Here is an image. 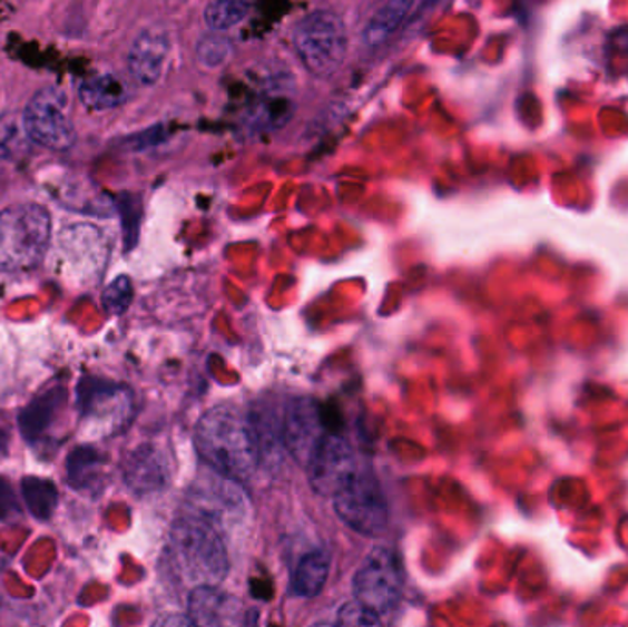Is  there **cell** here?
<instances>
[{"label":"cell","instance_id":"cell-1","mask_svg":"<svg viewBox=\"0 0 628 627\" xmlns=\"http://www.w3.org/2000/svg\"><path fill=\"white\" fill-rule=\"evenodd\" d=\"M195 448L215 473L246 480L259 464L262 442L254 417L234 406H215L195 429Z\"/></svg>","mask_w":628,"mask_h":627},{"label":"cell","instance_id":"cell-2","mask_svg":"<svg viewBox=\"0 0 628 627\" xmlns=\"http://www.w3.org/2000/svg\"><path fill=\"white\" fill-rule=\"evenodd\" d=\"M168 559L189 586H217L228 572L225 543L206 517L184 516L171 527Z\"/></svg>","mask_w":628,"mask_h":627},{"label":"cell","instance_id":"cell-3","mask_svg":"<svg viewBox=\"0 0 628 627\" xmlns=\"http://www.w3.org/2000/svg\"><path fill=\"white\" fill-rule=\"evenodd\" d=\"M52 242V216L39 203L0 212V273H27L41 265Z\"/></svg>","mask_w":628,"mask_h":627},{"label":"cell","instance_id":"cell-4","mask_svg":"<svg viewBox=\"0 0 628 627\" xmlns=\"http://www.w3.org/2000/svg\"><path fill=\"white\" fill-rule=\"evenodd\" d=\"M294 48L307 72L327 78L341 69L347 53V32L341 17L313 11L294 28Z\"/></svg>","mask_w":628,"mask_h":627},{"label":"cell","instance_id":"cell-5","mask_svg":"<svg viewBox=\"0 0 628 627\" xmlns=\"http://www.w3.org/2000/svg\"><path fill=\"white\" fill-rule=\"evenodd\" d=\"M79 417L104 437L126 428L133 418V392L115 381L84 375L76 385Z\"/></svg>","mask_w":628,"mask_h":627},{"label":"cell","instance_id":"cell-6","mask_svg":"<svg viewBox=\"0 0 628 627\" xmlns=\"http://www.w3.org/2000/svg\"><path fill=\"white\" fill-rule=\"evenodd\" d=\"M336 516L362 536H381L386 530V497L372 471L362 468L333 496Z\"/></svg>","mask_w":628,"mask_h":627},{"label":"cell","instance_id":"cell-7","mask_svg":"<svg viewBox=\"0 0 628 627\" xmlns=\"http://www.w3.org/2000/svg\"><path fill=\"white\" fill-rule=\"evenodd\" d=\"M22 124L30 143L67 151L76 144V127L70 120L69 106L63 90L56 87L37 90L22 112Z\"/></svg>","mask_w":628,"mask_h":627},{"label":"cell","instance_id":"cell-8","mask_svg":"<svg viewBox=\"0 0 628 627\" xmlns=\"http://www.w3.org/2000/svg\"><path fill=\"white\" fill-rule=\"evenodd\" d=\"M356 600L372 607L381 617L392 613L403 595V567L398 553L377 547L367 553L353 578Z\"/></svg>","mask_w":628,"mask_h":627},{"label":"cell","instance_id":"cell-9","mask_svg":"<svg viewBox=\"0 0 628 627\" xmlns=\"http://www.w3.org/2000/svg\"><path fill=\"white\" fill-rule=\"evenodd\" d=\"M311 486L318 496L333 497L347 480L361 470L355 449L346 438L327 431L320 438L305 462Z\"/></svg>","mask_w":628,"mask_h":627},{"label":"cell","instance_id":"cell-10","mask_svg":"<svg viewBox=\"0 0 628 627\" xmlns=\"http://www.w3.org/2000/svg\"><path fill=\"white\" fill-rule=\"evenodd\" d=\"M330 431L322 406L310 398H294L283 411L282 440L298 462H307L320 438Z\"/></svg>","mask_w":628,"mask_h":627},{"label":"cell","instance_id":"cell-11","mask_svg":"<svg viewBox=\"0 0 628 627\" xmlns=\"http://www.w3.org/2000/svg\"><path fill=\"white\" fill-rule=\"evenodd\" d=\"M169 41L166 32L160 30H146L133 42L127 67L129 75L137 84L151 87L163 78L166 61H168Z\"/></svg>","mask_w":628,"mask_h":627},{"label":"cell","instance_id":"cell-12","mask_svg":"<svg viewBox=\"0 0 628 627\" xmlns=\"http://www.w3.org/2000/svg\"><path fill=\"white\" fill-rule=\"evenodd\" d=\"M67 403V389L63 385H53L47 391L39 392L36 398L22 406L17 425L27 443L41 442L47 432L58 422L59 412Z\"/></svg>","mask_w":628,"mask_h":627},{"label":"cell","instance_id":"cell-13","mask_svg":"<svg viewBox=\"0 0 628 627\" xmlns=\"http://www.w3.org/2000/svg\"><path fill=\"white\" fill-rule=\"evenodd\" d=\"M124 477L133 491L149 493L157 491L168 480V464L160 449L151 443H144L127 457Z\"/></svg>","mask_w":628,"mask_h":627},{"label":"cell","instance_id":"cell-14","mask_svg":"<svg viewBox=\"0 0 628 627\" xmlns=\"http://www.w3.org/2000/svg\"><path fill=\"white\" fill-rule=\"evenodd\" d=\"M188 611L197 626H225L236 623L239 604L217 586H199L189 592Z\"/></svg>","mask_w":628,"mask_h":627},{"label":"cell","instance_id":"cell-15","mask_svg":"<svg viewBox=\"0 0 628 627\" xmlns=\"http://www.w3.org/2000/svg\"><path fill=\"white\" fill-rule=\"evenodd\" d=\"M421 0H384L364 28V41L370 47H379L395 36L399 28L414 16Z\"/></svg>","mask_w":628,"mask_h":627},{"label":"cell","instance_id":"cell-16","mask_svg":"<svg viewBox=\"0 0 628 627\" xmlns=\"http://www.w3.org/2000/svg\"><path fill=\"white\" fill-rule=\"evenodd\" d=\"M129 89L126 81L115 75L96 76L79 87V100L95 111H107L126 104Z\"/></svg>","mask_w":628,"mask_h":627},{"label":"cell","instance_id":"cell-17","mask_svg":"<svg viewBox=\"0 0 628 627\" xmlns=\"http://www.w3.org/2000/svg\"><path fill=\"white\" fill-rule=\"evenodd\" d=\"M101 466L104 457L100 451L90 443H79L67 457V482L76 491L89 490L101 473Z\"/></svg>","mask_w":628,"mask_h":627},{"label":"cell","instance_id":"cell-18","mask_svg":"<svg viewBox=\"0 0 628 627\" xmlns=\"http://www.w3.org/2000/svg\"><path fill=\"white\" fill-rule=\"evenodd\" d=\"M21 496L24 507L37 521H50L58 510V486L45 477H24L21 482Z\"/></svg>","mask_w":628,"mask_h":627},{"label":"cell","instance_id":"cell-19","mask_svg":"<svg viewBox=\"0 0 628 627\" xmlns=\"http://www.w3.org/2000/svg\"><path fill=\"white\" fill-rule=\"evenodd\" d=\"M331 559L324 550H314L302 558L294 572L293 592L300 598L318 596L330 576Z\"/></svg>","mask_w":628,"mask_h":627},{"label":"cell","instance_id":"cell-20","mask_svg":"<svg viewBox=\"0 0 628 627\" xmlns=\"http://www.w3.org/2000/svg\"><path fill=\"white\" fill-rule=\"evenodd\" d=\"M251 13L248 0H214L206 6L205 22L209 32H226L245 21Z\"/></svg>","mask_w":628,"mask_h":627},{"label":"cell","instance_id":"cell-21","mask_svg":"<svg viewBox=\"0 0 628 627\" xmlns=\"http://www.w3.org/2000/svg\"><path fill=\"white\" fill-rule=\"evenodd\" d=\"M293 101L279 98V96H267L252 107L248 121L256 129H278L283 124H287L288 118L293 117Z\"/></svg>","mask_w":628,"mask_h":627},{"label":"cell","instance_id":"cell-22","mask_svg":"<svg viewBox=\"0 0 628 627\" xmlns=\"http://www.w3.org/2000/svg\"><path fill=\"white\" fill-rule=\"evenodd\" d=\"M27 129L22 118L11 112L0 115V160L10 163L27 154L28 149Z\"/></svg>","mask_w":628,"mask_h":627},{"label":"cell","instance_id":"cell-23","mask_svg":"<svg viewBox=\"0 0 628 627\" xmlns=\"http://www.w3.org/2000/svg\"><path fill=\"white\" fill-rule=\"evenodd\" d=\"M195 53L200 65H205L208 69H217L220 65L228 63V59L234 53V47L225 36H220V32H212L200 38Z\"/></svg>","mask_w":628,"mask_h":627},{"label":"cell","instance_id":"cell-24","mask_svg":"<svg viewBox=\"0 0 628 627\" xmlns=\"http://www.w3.org/2000/svg\"><path fill=\"white\" fill-rule=\"evenodd\" d=\"M131 301L133 284L127 276H118V278L112 280L101 293V304L109 315H121V313L127 312Z\"/></svg>","mask_w":628,"mask_h":627},{"label":"cell","instance_id":"cell-25","mask_svg":"<svg viewBox=\"0 0 628 627\" xmlns=\"http://www.w3.org/2000/svg\"><path fill=\"white\" fill-rule=\"evenodd\" d=\"M338 624L342 626H379L381 615L373 611L372 607L362 604L361 600H351L342 606L338 611Z\"/></svg>","mask_w":628,"mask_h":627},{"label":"cell","instance_id":"cell-26","mask_svg":"<svg viewBox=\"0 0 628 627\" xmlns=\"http://www.w3.org/2000/svg\"><path fill=\"white\" fill-rule=\"evenodd\" d=\"M21 517V504L10 480L0 477V522H11Z\"/></svg>","mask_w":628,"mask_h":627},{"label":"cell","instance_id":"cell-27","mask_svg":"<svg viewBox=\"0 0 628 627\" xmlns=\"http://www.w3.org/2000/svg\"><path fill=\"white\" fill-rule=\"evenodd\" d=\"M8 449H10V434L0 428V454L8 453Z\"/></svg>","mask_w":628,"mask_h":627}]
</instances>
